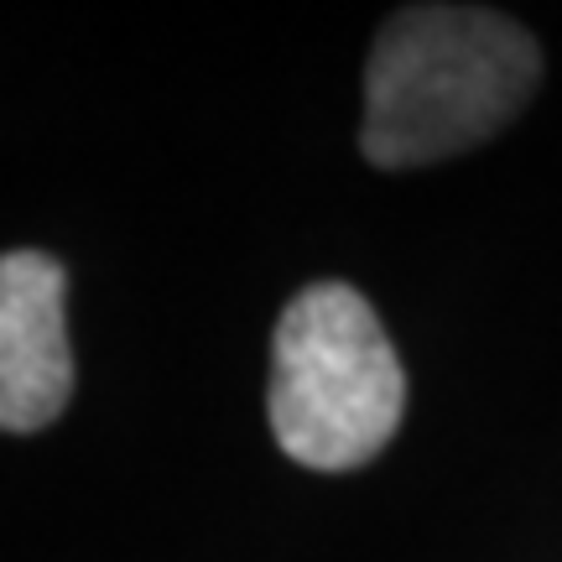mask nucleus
Segmentation results:
<instances>
[{
    "mask_svg": "<svg viewBox=\"0 0 562 562\" xmlns=\"http://www.w3.org/2000/svg\"><path fill=\"white\" fill-rule=\"evenodd\" d=\"M68 271L47 250L0 256V432H42L74 396Z\"/></svg>",
    "mask_w": 562,
    "mask_h": 562,
    "instance_id": "3",
    "label": "nucleus"
},
{
    "mask_svg": "<svg viewBox=\"0 0 562 562\" xmlns=\"http://www.w3.org/2000/svg\"><path fill=\"white\" fill-rule=\"evenodd\" d=\"M542 47L521 21L480 5H406L364 68L360 146L375 167H427L474 151L526 110Z\"/></svg>",
    "mask_w": 562,
    "mask_h": 562,
    "instance_id": "1",
    "label": "nucleus"
},
{
    "mask_svg": "<svg viewBox=\"0 0 562 562\" xmlns=\"http://www.w3.org/2000/svg\"><path fill=\"white\" fill-rule=\"evenodd\" d=\"M266 412L281 453L318 474L360 469L396 438L406 370L355 286L313 281L286 302L271 339Z\"/></svg>",
    "mask_w": 562,
    "mask_h": 562,
    "instance_id": "2",
    "label": "nucleus"
}]
</instances>
